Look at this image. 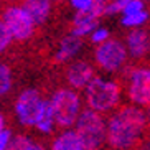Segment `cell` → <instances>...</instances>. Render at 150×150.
Segmentation results:
<instances>
[{
	"label": "cell",
	"instance_id": "cell-1",
	"mask_svg": "<svg viewBox=\"0 0 150 150\" xmlns=\"http://www.w3.org/2000/svg\"><path fill=\"white\" fill-rule=\"evenodd\" d=\"M147 125V114L140 106H125L107 122L106 142L112 149H130L140 140Z\"/></svg>",
	"mask_w": 150,
	"mask_h": 150
},
{
	"label": "cell",
	"instance_id": "cell-2",
	"mask_svg": "<svg viewBox=\"0 0 150 150\" xmlns=\"http://www.w3.org/2000/svg\"><path fill=\"white\" fill-rule=\"evenodd\" d=\"M74 130L81 137L84 144V150H94L106 142V129L107 124L102 119L101 112L93 109H84L79 112L74 122Z\"/></svg>",
	"mask_w": 150,
	"mask_h": 150
},
{
	"label": "cell",
	"instance_id": "cell-3",
	"mask_svg": "<svg viewBox=\"0 0 150 150\" xmlns=\"http://www.w3.org/2000/svg\"><path fill=\"white\" fill-rule=\"evenodd\" d=\"M86 104L97 112H107L119 104L120 86L114 81L101 79L94 76L86 86Z\"/></svg>",
	"mask_w": 150,
	"mask_h": 150
},
{
	"label": "cell",
	"instance_id": "cell-4",
	"mask_svg": "<svg viewBox=\"0 0 150 150\" xmlns=\"http://www.w3.org/2000/svg\"><path fill=\"white\" fill-rule=\"evenodd\" d=\"M54 114V122L58 127L69 129L74 125L81 112V99L71 89H58L50 99Z\"/></svg>",
	"mask_w": 150,
	"mask_h": 150
},
{
	"label": "cell",
	"instance_id": "cell-5",
	"mask_svg": "<svg viewBox=\"0 0 150 150\" xmlns=\"http://www.w3.org/2000/svg\"><path fill=\"white\" fill-rule=\"evenodd\" d=\"M43 107L45 101L36 89H25L15 102V112L18 120L22 125H27V127L36 125L38 119L41 117Z\"/></svg>",
	"mask_w": 150,
	"mask_h": 150
},
{
	"label": "cell",
	"instance_id": "cell-6",
	"mask_svg": "<svg viewBox=\"0 0 150 150\" xmlns=\"http://www.w3.org/2000/svg\"><path fill=\"white\" fill-rule=\"evenodd\" d=\"M2 20L8 27L13 40H18V41L28 40L33 35V30H35V25H36L33 22V18L27 13V10L23 7H17V5L8 7L5 10Z\"/></svg>",
	"mask_w": 150,
	"mask_h": 150
},
{
	"label": "cell",
	"instance_id": "cell-7",
	"mask_svg": "<svg viewBox=\"0 0 150 150\" xmlns=\"http://www.w3.org/2000/svg\"><path fill=\"white\" fill-rule=\"evenodd\" d=\"M97 64L102 69L114 73L124 64L125 58H127V48L124 46L120 41L115 40H106L97 45L96 53H94Z\"/></svg>",
	"mask_w": 150,
	"mask_h": 150
},
{
	"label": "cell",
	"instance_id": "cell-8",
	"mask_svg": "<svg viewBox=\"0 0 150 150\" xmlns=\"http://www.w3.org/2000/svg\"><path fill=\"white\" fill-rule=\"evenodd\" d=\"M127 96L135 106H140V107L150 106V69L149 68L134 69L130 73Z\"/></svg>",
	"mask_w": 150,
	"mask_h": 150
},
{
	"label": "cell",
	"instance_id": "cell-9",
	"mask_svg": "<svg viewBox=\"0 0 150 150\" xmlns=\"http://www.w3.org/2000/svg\"><path fill=\"white\" fill-rule=\"evenodd\" d=\"M106 10V5L102 2H93V5L86 10H78L73 18V33L78 36L89 35L97 27L99 18L102 17Z\"/></svg>",
	"mask_w": 150,
	"mask_h": 150
},
{
	"label": "cell",
	"instance_id": "cell-10",
	"mask_svg": "<svg viewBox=\"0 0 150 150\" xmlns=\"http://www.w3.org/2000/svg\"><path fill=\"white\" fill-rule=\"evenodd\" d=\"M94 78V69L86 61H76L68 68L66 79L68 83L76 89H83L89 84V81Z\"/></svg>",
	"mask_w": 150,
	"mask_h": 150
},
{
	"label": "cell",
	"instance_id": "cell-11",
	"mask_svg": "<svg viewBox=\"0 0 150 150\" xmlns=\"http://www.w3.org/2000/svg\"><path fill=\"white\" fill-rule=\"evenodd\" d=\"M127 51L134 58H142L150 51V36L145 30H132L127 35Z\"/></svg>",
	"mask_w": 150,
	"mask_h": 150
},
{
	"label": "cell",
	"instance_id": "cell-12",
	"mask_svg": "<svg viewBox=\"0 0 150 150\" xmlns=\"http://www.w3.org/2000/svg\"><path fill=\"white\" fill-rule=\"evenodd\" d=\"M23 8L35 23H45L51 12V0H23Z\"/></svg>",
	"mask_w": 150,
	"mask_h": 150
},
{
	"label": "cell",
	"instance_id": "cell-13",
	"mask_svg": "<svg viewBox=\"0 0 150 150\" xmlns=\"http://www.w3.org/2000/svg\"><path fill=\"white\" fill-rule=\"evenodd\" d=\"M81 48H83V40H81V36L71 33V35L64 36V38L59 41L56 59L58 61H68V59L74 58L76 54L79 53Z\"/></svg>",
	"mask_w": 150,
	"mask_h": 150
},
{
	"label": "cell",
	"instance_id": "cell-14",
	"mask_svg": "<svg viewBox=\"0 0 150 150\" xmlns=\"http://www.w3.org/2000/svg\"><path fill=\"white\" fill-rule=\"evenodd\" d=\"M53 150H84V144L76 130H64L61 135L54 139Z\"/></svg>",
	"mask_w": 150,
	"mask_h": 150
},
{
	"label": "cell",
	"instance_id": "cell-15",
	"mask_svg": "<svg viewBox=\"0 0 150 150\" xmlns=\"http://www.w3.org/2000/svg\"><path fill=\"white\" fill-rule=\"evenodd\" d=\"M54 114H53V109H51V104L50 101H45V107H43V112H41V117L38 119L35 127L43 134H51L53 132V127H54Z\"/></svg>",
	"mask_w": 150,
	"mask_h": 150
},
{
	"label": "cell",
	"instance_id": "cell-16",
	"mask_svg": "<svg viewBox=\"0 0 150 150\" xmlns=\"http://www.w3.org/2000/svg\"><path fill=\"white\" fill-rule=\"evenodd\" d=\"M8 149H13V150H41L43 147L35 144V142L27 135H15V137L10 139Z\"/></svg>",
	"mask_w": 150,
	"mask_h": 150
},
{
	"label": "cell",
	"instance_id": "cell-17",
	"mask_svg": "<svg viewBox=\"0 0 150 150\" xmlns=\"http://www.w3.org/2000/svg\"><path fill=\"white\" fill-rule=\"evenodd\" d=\"M149 13L144 10H137V12H130V13H124L122 17V25L124 27H140L142 23L147 22Z\"/></svg>",
	"mask_w": 150,
	"mask_h": 150
},
{
	"label": "cell",
	"instance_id": "cell-18",
	"mask_svg": "<svg viewBox=\"0 0 150 150\" xmlns=\"http://www.w3.org/2000/svg\"><path fill=\"white\" fill-rule=\"evenodd\" d=\"M12 89V71L7 64L0 63V97Z\"/></svg>",
	"mask_w": 150,
	"mask_h": 150
},
{
	"label": "cell",
	"instance_id": "cell-19",
	"mask_svg": "<svg viewBox=\"0 0 150 150\" xmlns=\"http://www.w3.org/2000/svg\"><path fill=\"white\" fill-rule=\"evenodd\" d=\"M12 40H13V36L10 33L8 27L4 23V20H0V53L7 50V46L12 43Z\"/></svg>",
	"mask_w": 150,
	"mask_h": 150
},
{
	"label": "cell",
	"instance_id": "cell-20",
	"mask_svg": "<svg viewBox=\"0 0 150 150\" xmlns=\"http://www.w3.org/2000/svg\"><path fill=\"white\" fill-rule=\"evenodd\" d=\"M130 0H112L109 5H106V10H104V13L106 15H115V13H122L125 7L129 5Z\"/></svg>",
	"mask_w": 150,
	"mask_h": 150
},
{
	"label": "cell",
	"instance_id": "cell-21",
	"mask_svg": "<svg viewBox=\"0 0 150 150\" xmlns=\"http://www.w3.org/2000/svg\"><path fill=\"white\" fill-rule=\"evenodd\" d=\"M107 38H109V30H107V28H97L96 27L91 31V41H93L94 45L102 43V41H106Z\"/></svg>",
	"mask_w": 150,
	"mask_h": 150
},
{
	"label": "cell",
	"instance_id": "cell-22",
	"mask_svg": "<svg viewBox=\"0 0 150 150\" xmlns=\"http://www.w3.org/2000/svg\"><path fill=\"white\" fill-rule=\"evenodd\" d=\"M10 139H12V132L8 129H2L0 130V150H5L8 149V144H10Z\"/></svg>",
	"mask_w": 150,
	"mask_h": 150
},
{
	"label": "cell",
	"instance_id": "cell-23",
	"mask_svg": "<svg viewBox=\"0 0 150 150\" xmlns=\"http://www.w3.org/2000/svg\"><path fill=\"white\" fill-rule=\"evenodd\" d=\"M94 0H71V5L74 7L76 10H86L93 5Z\"/></svg>",
	"mask_w": 150,
	"mask_h": 150
},
{
	"label": "cell",
	"instance_id": "cell-24",
	"mask_svg": "<svg viewBox=\"0 0 150 150\" xmlns=\"http://www.w3.org/2000/svg\"><path fill=\"white\" fill-rule=\"evenodd\" d=\"M4 127H5V119H4V115L0 114V130H2Z\"/></svg>",
	"mask_w": 150,
	"mask_h": 150
},
{
	"label": "cell",
	"instance_id": "cell-25",
	"mask_svg": "<svg viewBox=\"0 0 150 150\" xmlns=\"http://www.w3.org/2000/svg\"><path fill=\"white\" fill-rule=\"evenodd\" d=\"M147 119L150 120V106H149V112H147Z\"/></svg>",
	"mask_w": 150,
	"mask_h": 150
},
{
	"label": "cell",
	"instance_id": "cell-26",
	"mask_svg": "<svg viewBox=\"0 0 150 150\" xmlns=\"http://www.w3.org/2000/svg\"><path fill=\"white\" fill-rule=\"evenodd\" d=\"M94 2H102L104 4V2H110V0H94Z\"/></svg>",
	"mask_w": 150,
	"mask_h": 150
},
{
	"label": "cell",
	"instance_id": "cell-27",
	"mask_svg": "<svg viewBox=\"0 0 150 150\" xmlns=\"http://www.w3.org/2000/svg\"><path fill=\"white\" fill-rule=\"evenodd\" d=\"M51 2H63V0H51Z\"/></svg>",
	"mask_w": 150,
	"mask_h": 150
}]
</instances>
